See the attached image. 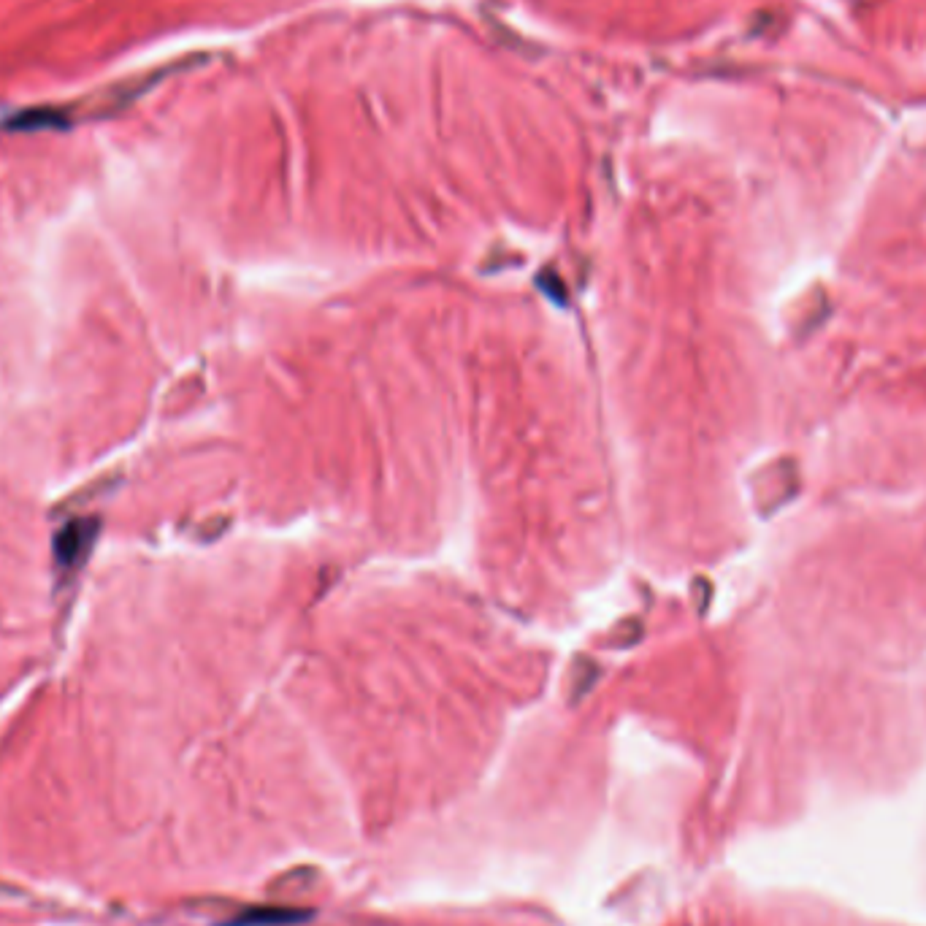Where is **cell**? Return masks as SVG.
Segmentation results:
<instances>
[{
	"label": "cell",
	"instance_id": "6da1fadb",
	"mask_svg": "<svg viewBox=\"0 0 926 926\" xmlns=\"http://www.w3.org/2000/svg\"><path fill=\"white\" fill-rule=\"evenodd\" d=\"M90 537H93V528L84 526V523H76V526H65L60 531V539H57V558L63 561V564H71V561H79L82 558V550L90 547Z\"/></svg>",
	"mask_w": 926,
	"mask_h": 926
}]
</instances>
